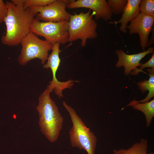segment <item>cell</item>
Here are the masks:
<instances>
[{
    "label": "cell",
    "instance_id": "cell-1",
    "mask_svg": "<svg viewBox=\"0 0 154 154\" xmlns=\"http://www.w3.org/2000/svg\"><path fill=\"white\" fill-rule=\"evenodd\" d=\"M7 15L4 21L6 27L5 35L1 37V43L9 46H17L30 32V28L37 15L28 8L17 6L6 1Z\"/></svg>",
    "mask_w": 154,
    "mask_h": 154
},
{
    "label": "cell",
    "instance_id": "cell-2",
    "mask_svg": "<svg viewBox=\"0 0 154 154\" xmlns=\"http://www.w3.org/2000/svg\"><path fill=\"white\" fill-rule=\"evenodd\" d=\"M47 87L38 98L36 109L38 113L40 131L51 143L58 139L62 128L64 118L55 103L51 98V92Z\"/></svg>",
    "mask_w": 154,
    "mask_h": 154
},
{
    "label": "cell",
    "instance_id": "cell-3",
    "mask_svg": "<svg viewBox=\"0 0 154 154\" xmlns=\"http://www.w3.org/2000/svg\"><path fill=\"white\" fill-rule=\"evenodd\" d=\"M63 105L68 113L72 124L69 132L71 145L84 149L88 154H94L97 138L88 128L75 110L63 101Z\"/></svg>",
    "mask_w": 154,
    "mask_h": 154
},
{
    "label": "cell",
    "instance_id": "cell-4",
    "mask_svg": "<svg viewBox=\"0 0 154 154\" xmlns=\"http://www.w3.org/2000/svg\"><path fill=\"white\" fill-rule=\"evenodd\" d=\"M91 10L86 13L81 12L70 15L68 22V42H71L78 39L81 40L82 46L85 47L87 40L94 39L98 36L96 31L97 24L90 14Z\"/></svg>",
    "mask_w": 154,
    "mask_h": 154
},
{
    "label": "cell",
    "instance_id": "cell-5",
    "mask_svg": "<svg viewBox=\"0 0 154 154\" xmlns=\"http://www.w3.org/2000/svg\"><path fill=\"white\" fill-rule=\"evenodd\" d=\"M20 44L22 48L17 60L22 66L35 58L40 60L41 64H44L47 59L49 51L53 47V45L40 39L30 31L23 39Z\"/></svg>",
    "mask_w": 154,
    "mask_h": 154
},
{
    "label": "cell",
    "instance_id": "cell-6",
    "mask_svg": "<svg viewBox=\"0 0 154 154\" xmlns=\"http://www.w3.org/2000/svg\"><path fill=\"white\" fill-rule=\"evenodd\" d=\"M68 22H44L35 18L30 31L37 36L43 37L46 41L52 45L57 43L64 44L68 42Z\"/></svg>",
    "mask_w": 154,
    "mask_h": 154
},
{
    "label": "cell",
    "instance_id": "cell-7",
    "mask_svg": "<svg viewBox=\"0 0 154 154\" xmlns=\"http://www.w3.org/2000/svg\"><path fill=\"white\" fill-rule=\"evenodd\" d=\"M74 0H55L53 3L42 7L31 6V10L37 15L36 18L43 22H59L69 21L70 14L66 11L67 5Z\"/></svg>",
    "mask_w": 154,
    "mask_h": 154
},
{
    "label": "cell",
    "instance_id": "cell-8",
    "mask_svg": "<svg viewBox=\"0 0 154 154\" xmlns=\"http://www.w3.org/2000/svg\"><path fill=\"white\" fill-rule=\"evenodd\" d=\"M60 44L57 43L53 45L52 52L48 57L46 63L44 64L43 66L45 68L51 69L53 78L48 86L52 91L54 90L56 95L60 98L63 96L62 94L63 90L70 88L73 85L74 81L69 80L66 82H61L58 81L56 78V74L61 62L59 55L61 52L60 49Z\"/></svg>",
    "mask_w": 154,
    "mask_h": 154
},
{
    "label": "cell",
    "instance_id": "cell-9",
    "mask_svg": "<svg viewBox=\"0 0 154 154\" xmlns=\"http://www.w3.org/2000/svg\"><path fill=\"white\" fill-rule=\"evenodd\" d=\"M154 23V17L140 13L131 21L127 28L130 34H138L139 36L140 45L143 50L148 46V38Z\"/></svg>",
    "mask_w": 154,
    "mask_h": 154
},
{
    "label": "cell",
    "instance_id": "cell-10",
    "mask_svg": "<svg viewBox=\"0 0 154 154\" xmlns=\"http://www.w3.org/2000/svg\"><path fill=\"white\" fill-rule=\"evenodd\" d=\"M66 7L70 9L84 8L93 12L96 20L102 19L107 21L111 19L112 13L106 0H78L69 3Z\"/></svg>",
    "mask_w": 154,
    "mask_h": 154
},
{
    "label": "cell",
    "instance_id": "cell-11",
    "mask_svg": "<svg viewBox=\"0 0 154 154\" xmlns=\"http://www.w3.org/2000/svg\"><path fill=\"white\" fill-rule=\"evenodd\" d=\"M153 47H149L146 51L129 55L125 53L122 50H117L116 52L118 60L115 66L118 68L124 66L125 74L126 75H128L131 70L140 66L141 64L140 61L141 59L147 54L153 53Z\"/></svg>",
    "mask_w": 154,
    "mask_h": 154
},
{
    "label": "cell",
    "instance_id": "cell-12",
    "mask_svg": "<svg viewBox=\"0 0 154 154\" xmlns=\"http://www.w3.org/2000/svg\"><path fill=\"white\" fill-rule=\"evenodd\" d=\"M127 2L123 13L121 18L117 21L110 23L116 25L121 23L120 31L124 33L127 32V23L134 19L140 13L139 4L141 0H127Z\"/></svg>",
    "mask_w": 154,
    "mask_h": 154
},
{
    "label": "cell",
    "instance_id": "cell-13",
    "mask_svg": "<svg viewBox=\"0 0 154 154\" xmlns=\"http://www.w3.org/2000/svg\"><path fill=\"white\" fill-rule=\"evenodd\" d=\"M129 106H131L134 109L142 112L144 114L146 119V127H149L154 116V100L147 102L140 103L135 99L130 101V103L122 108L121 110Z\"/></svg>",
    "mask_w": 154,
    "mask_h": 154
},
{
    "label": "cell",
    "instance_id": "cell-14",
    "mask_svg": "<svg viewBox=\"0 0 154 154\" xmlns=\"http://www.w3.org/2000/svg\"><path fill=\"white\" fill-rule=\"evenodd\" d=\"M147 70L149 73V79L148 80H145L137 83V85L142 93H144L147 90L149 92L145 98L137 101L141 103L148 102L150 99L154 96V68L148 69Z\"/></svg>",
    "mask_w": 154,
    "mask_h": 154
},
{
    "label": "cell",
    "instance_id": "cell-15",
    "mask_svg": "<svg viewBox=\"0 0 154 154\" xmlns=\"http://www.w3.org/2000/svg\"><path fill=\"white\" fill-rule=\"evenodd\" d=\"M147 148V140L142 138L127 149H114L113 151L114 154H148Z\"/></svg>",
    "mask_w": 154,
    "mask_h": 154
},
{
    "label": "cell",
    "instance_id": "cell-16",
    "mask_svg": "<svg viewBox=\"0 0 154 154\" xmlns=\"http://www.w3.org/2000/svg\"><path fill=\"white\" fill-rule=\"evenodd\" d=\"M110 10L115 15L123 13L127 5V0H108L107 1Z\"/></svg>",
    "mask_w": 154,
    "mask_h": 154
},
{
    "label": "cell",
    "instance_id": "cell-17",
    "mask_svg": "<svg viewBox=\"0 0 154 154\" xmlns=\"http://www.w3.org/2000/svg\"><path fill=\"white\" fill-rule=\"evenodd\" d=\"M139 9L140 13L154 17V0H141Z\"/></svg>",
    "mask_w": 154,
    "mask_h": 154
},
{
    "label": "cell",
    "instance_id": "cell-18",
    "mask_svg": "<svg viewBox=\"0 0 154 154\" xmlns=\"http://www.w3.org/2000/svg\"><path fill=\"white\" fill-rule=\"evenodd\" d=\"M55 1V0H25L23 8L24 9H26L31 6L44 7L53 3Z\"/></svg>",
    "mask_w": 154,
    "mask_h": 154
},
{
    "label": "cell",
    "instance_id": "cell-19",
    "mask_svg": "<svg viewBox=\"0 0 154 154\" xmlns=\"http://www.w3.org/2000/svg\"><path fill=\"white\" fill-rule=\"evenodd\" d=\"M141 67L139 68H137L132 70L130 72L131 75H137L139 73L141 72H143L142 70L146 67L151 68H154V54H153L152 55L150 59L146 63L141 64L140 65Z\"/></svg>",
    "mask_w": 154,
    "mask_h": 154
},
{
    "label": "cell",
    "instance_id": "cell-20",
    "mask_svg": "<svg viewBox=\"0 0 154 154\" xmlns=\"http://www.w3.org/2000/svg\"><path fill=\"white\" fill-rule=\"evenodd\" d=\"M7 12V5L3 0H0V25L4 22Z\"/></svg>",
    "mask_w": 154,
    "mask_h": 154
},
{
    "label": "cell",
    "instance_id": "cell-21",
    "mask_svg": "<svg viewBox=\"0 0 154 154\" xmlns=\"http://www.w3.org/2000/svg\"><path fill=\"white\" fill-rule=\"evenodd\" d=\"M11 2L15 5L20 7H23L25 0H12Z\"/></svg>",
    "mask_w": 154,
    "mask_h": 154
},
{
    "label": "cell",
    "instance_id": "cell-22",
    "mask_svg": "<svg viewBox=\"0 0 154 154\" xmlns=\"http://www.w3.org/2000/svg\"><path fill=\"white\" fill-rule=\"evenodd\" d=\"M149 154H154V153L153 152H150L149 153Z\"/></svg>",
    "mask_w": 154,
    "mask_h": 154
}]
</instances>
